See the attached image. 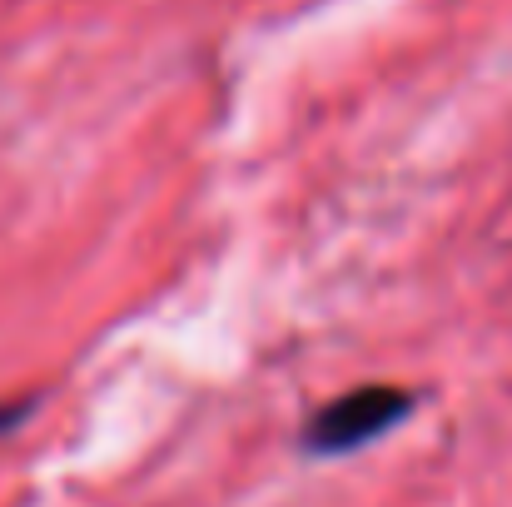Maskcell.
<instances>
[{
  "label": "cell",
  "instance_id": "cell-1",
  "mask_svg": "<svg viewBox=\"0 0 512 507\" xmlns=\"http://www.w3.org/2000/svg\"><path fill=\"white\" fill-rule=\"evenodd\" d=\"M418 408V393L413 388H398V383H358L339 393L334 403H319L304 428H299V448L309 458H348L368 443H378L393 423H403L408 413Z\"/></svg>",
  "mask_w": 512,
  "mask_h": 507
},
{
  "label": "cell",
  "instance_id": "cell-2",
  "mask_svg": "<svg viewBox=\"0 0 512 507\" xmlns=\"http://www.w3.org/2000/svg\"><path fill=\"white\" fill-rule=\"evenodd\" d=\"M40 408V398H20V403H0V433H10V428H20L30 413Z\"/></svg>",
  "mask_w": 512,
  "mask_h": 507
}]
</instances>
